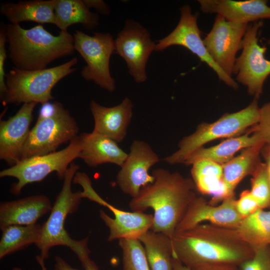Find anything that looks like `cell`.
I'll list each match as a JSON object with an SVG mask.
<instances>
[{
	"instance_id": "1",
	"label": "cell",
	"mask_w": 270,
	"mask_h": 270,
	"mask_svg": "<svg viewBox=\"0 0 270 270\" xmlns=\"http://www.w3.org/2000/svg\"><path fill=\"white\" fill-rule=\"evenodd\" d=\"M172 244V257L190 269L204 263L240 266L254 254V250L240 238L235 228L210 223L200 224L175 233Z\"/></svg>"
},
{
	"instance_id": "2",
	"label": "cell",
	"mask_w": 270,
	"mask_h": 270,
	"mask_svg": "<svg viewBox=\"0 0 270 270\" xmlns=\"http://www.w3.org/2000/svg\"><path fill=\"white\" fill-rule=\"evenodd\" d=\"M152 184L142 187L137 196L132 198L129 206L133 212L153 210L154 224L151 230L172 239L176 230L188 208L196 196L192 180L178 172L164 168L152 172Z\"/></svg>"
},
{
	"instance_id": "3",
	"label": "cell",
	"mask_w": 270,
	"mask_h": 270,
	"mask_svg": "<svg viewBox=\"0 0 270 270\" xmlns=\"http://www.w3.org/2000/svg\"><path fill=\"white\" fill-rule=\"evenodd\" d=\"M8 57L14 66L22 70L47 68L58 58L74 52V40L68 30L54 36L42 24L26 29L20 24H4Z\"/></svg>"
},
{
	"instance_id": "4",
	"label": "cell",
	"mask_w": 270,
	"mask_h": 270,
	"mask_svg": "<svg viewBox=\"0 0 270 270\" xmlns=\"http://www.w3.org/2000/svg\"><path fill=\"white\" fill-rule=\"evenodd\" d=\"M79 166L72 162L68 168L62 188L56 198L48 220L42 224L40 240L36 246L44 260L49 256L50 250L54 246H63L70 248L78 256L84 270H100L90 259L88 238L81 240L72 239L64 228L67 216L78 208L82 196L81 191L73 192L72 184Z\"/></svg>"
},
{
	"instance_id": "5",
	"label": "cell",
	"mask_w": 270,
	"mask_h": 270,
	"mask_svg": "<svg viewBox=\"0 0 270 270\" xmlns=\"http://www.w3.org/2000/svg\"><path fill=\"white\" fill-rule=\"evenodd\" d=\"M78 62L74 57L60 65L42 70H22L12 68L5 77L6 90L0 96L4 106L30 102L41 104L54 99L52 92L61 80L72 74Z\"/></svg>"
},
{
	"instance_id": "6",
	"label": "cell",
	"mask_w": 270,
	"mask_h": 270,
	"mask_svg": "<svg viewBox=\"0 0 270 270\" xmlns=\"http://www.w3.org/2000/svg\"><path fill=\"white\" fill-rule=\"evenodd\" d=\"M260 120V107L254 98L244 108L226 114L212 123H202L192 134L184 138L178 149L164 160L169 164L184 163L194 150L210 141L224 138H232L242 134L250 126L256 124Z\"/></svg>"
},
{
	"instance_id": "7",
	"label": "cell",
	"mask_w": 270,
	"mask_h": 270,
	"mask_svg": "<svg viewBox=\"0 0 270 270\" xmlns=\"http://www.w3.org/2000/svg\"><path fill=\"white\" fill-rule=\"evenodd\" d=\"M80 150L78 136L62 150L22 160L1 170L0 177H13L17 180L10 191L12 194L18 196L26 185L42 181L52 172H56L60 180H64L70 164L79 158Z\"/></svg>"
},
{
	"instance_id": "8",
	"label": "cell",
	"mask_w": 270,
	"mask_h": 270,
	"mask_svg": "<svg viewBox=\"0 0 270 270\" xmlns=\"http://www.w3.org/2000/svg\"><path fill=\"white\" fill-rule=\"evenodd\" d=\"M72 36L74 49L86 64L80 71L81 76L106 90L114 91L116 81L110 70V57L115 53L114 40L112 35L96 32L91 36L76 30Z\"/></svg>"
},
{
	"instance_id": "9",
	"label": "cell",
	"mask_w": 270,
	"mask_h": 270,
	"mask_svg": "<svg viewBox=\"0 0 270 270\" xmlns=\"http://www.w3.org/2000/svg\"><path fill=\"white\" fill-rule=\"evenodd\" d=\"M73 182L80 184L82 198H87L98 204L106 207L114 216L110 217L104 210L100 211L102 220L109 229L108 240L112 242L122 238L139 240L148 231L154 224V216L140 212L122 210L102 198L94 190L88 176L84 172H77Z\"/></svg>"
},
{
	"instance_id": "10",
	"label": "cell",
	"mask_w": 270,
	"mask_h": 270,
	"mask_svg": "<svg viewBox=\"0 0 270 270\" xmlns=\"http://www.w3.org/2000/svg\"><path fill=\"white\" fill-rule=\"evenodd\" d=\"M78 126L70 111L60 102L56 113L45 118H38L30 130L22 160L57 151L58 147L77 136Z\"/></svg>"
},
{
	"instance_id": "11",
	"label": "cell",
	"mask_w": 270,
	"mask_h": 270,
	"mask_svg": "<svg viewBox=\"0 0 270 270\" xmlns=\"http://www.w3.org/2000/svg\"><path fill=\"white\" fill-rule=\"evenodd\" d=\"M263 26L262 20L248 24L242 40V52L236 58L233 72L236 80L246 86L248 94L257 100L270 75V60L265 57L267 48L258 42V32Z\"/></svg>"
},
{
	"instance_id": "12",
	"label": "cell",
	"mask_w": 270,
	"mask_h": 270,
	"mask_svg": "<svg viewBox=\"0 0 270 270\" xmlns=\"http://www.w3.org/2000/svg\"><path fill=\"white\" fill-rule=\"evenodd\" d=\"M180 14L178 24L169 34L158 40L155 51L162 52L172 46L184 47L212 68L220 80L237 90L238 85L236 82L226 74L210 56L200 36L197 22L198 14H193L188 4L180 7Z\"/></svg>"
},
{
	"instance_id": "13",
	"label": "cell",
	"mask_w": 270,
	"mask_h": 270,
	"mask_svg": "<svg viewBox=\"0 0 270 270\" xmlns=\"http://www.w3.org/2000/svg\"><path fill=\"white\" fill-rule=\"evenodd\" d=\"M114 44L115 53L125 60L134 80L137 83L146 82V64L156 46L148 30L136 21L128 19L118 34Z\"/></svg>"
},
{
	"instance_id": "14",
	"label": "cell",
	"mask_w": 270,
	"mask_h": 270,
	"mask_svg": "<svg viewBox=\"0 0 270 270\" xmlns=\"http://www.w3.org/2000/svg\"><path fill=\"white\" fill-rule=\"evenodd\" d=\"M248 24L230 22L217 14L210 31L203 40L212 59L232 78L236 54L242 50V40Z\"/></svg>"
},
{
	"instance_id": "15",
	"label": "cell",
	"mask_w": 270,
	"mask_h": 270,
	"mask_svg": "<svg viewBox=\"0 0 270 270\" xmlns=\"http://www.w3.org/2000/svg\"><path fill=\"white\" fill-rule=\"evenodd\" d=\"M159 161L158 155L148 143L134 140L116 176V183L121 190L132 198L137 196L142 187L154 181L148 170Z\"/></svg>"
},
{
	"instance_id": "16",
	"label": "cell",
	"mask_w": 270,
	"mask_h": 270,
	"mask_svg": "<svg viewBox=\"0 0 270 270\" xmlns=\"http://www.w3.org/2000/svg\"><path fill=\"white\" fill-rule=\"evenodd\" d=\"M38 104H22L18 112L0 122V159L10 166L22 160L24 149L28 138L33 112Z\"/></svg>"
},
{
	"instance_id": "17",
	"label": "cell",
	"mask_w": 270,
	"mask_h": 270,
	"mask_svg": "<svg viewBox=\"0 0 270 270\" xmlns=\"http://www.w3.org/2000/svg\"><path fill=\"white\" fill-rule=\"evenodd\" d=\"M236 200L234 196L224 200L220 205L214 206L203 198L196 196L189 204L175 233L184 231L206 221L223 227L236 228L242 220L237 211Z\"/></svg>"
},
{
	"instance_id": "18",
	"label": "cell",
	"mask_w": 270,
	"mask_h": 270,
	"mask_svg": "<svg viewBox=\"0 0 270 270\" xmlns=\"http://www.w3.org/2000/svg\"><path fill=\"white\" fill-rule=\"evenodd\" d=\"M133 104L125 98L118 104L106 107L92 100L90 108L94 120L92 132L120 142L126 136L132 116Z\"/></svg>"
},
{
	"instance_id": "19",
	"label": "cell",
	"mask_w": 270,
	"mask_h": 270,
	"mask_svg": "<svg viewBox=\"0 0 270 270\" xmlns=\"http://www.w3.org/2000/svg\"><path fill=\"white\" fill-rule=\"evenodd\" d=\"M200 10L216 14L226 20L248 24L264 19H270V6L266 0H198Z\"/></svg>"
},
{
	"instance_id": "20",
	"label": "cell",
	"mask_w": 270,
	"mask_h": 270,
	"mask_svg": "<svg viewBox=\"0 0 270 270\" xmlns=\"http://www.w3.org/2000/svg\"><path fill=\"white\" fill-rule=\"evenodd\" d=\"M52 206L45 195H33L0 204V228L10 225L28 226L50 212Z\"/></svg>"
},
{
	"instance_id": "21",
	"label": "cell",
	"mask_w": 270,
	"mask_h": 270,
	"mask_svg": "<svg viewBox=\"0 0 270 270\" xmlns=\"http://www.w3.org/2000/svg\"><path fill=\"white\" fill-rule=\"evenodd\" d=\"M81 150L79 158L89 167H96L102 164L111 163L121 166L128 154L118 142L106 136L92 132L79 135Z\"/></svg>"
},
{
	"instance_id": "22",
	"label": "cell",
	"mask_w": 270,
	"mask_h": 270,
	"mask_svg": "<svg viewBox=\"0 0 270 270\" xmlns=\"http://www.w3.org/2000/svg\"><path fill=\"white\" fill-rule=\"evenodd\" d=\"M55 0H29L1 3L0 12L12 24L25 22L56 24Z\"/></svg>"
},
{
	"instance_id": "23",
	"label": "cell",
	"mask_w": 270,
	"mask_h": 270,
	"mask_svg": "<svg viewBox=\"0 0 270 270\" xmlns=\"http://www.w3.org/2000/svg\"><path fill=\"white\" fill-rule=\"evenodd\" d=\"M264 142L256 132H248L238 136L227 139L221 143L210 148L204 146L192 152L184 162L186 165H192L196 161L207 160L221 165L229 162L239 150Z\"/></svg>"
},
{
	"instance_id": "24",
	"label": "cell",
	"mask_w": 270,
	"mask_h": 270,
	"mask_svg": "<svg viewBox=\"0 0 270 270\" xmlns=\"http://www.w3.org/2000/svg\"><path fill=\"white\" fill-rule=\"evenodd\" d=\"M192 165L191 174L196 188L202 194L212 196L210 204L214 205L230 198L222 180V165L207 160L196 161Z\"/></svg>"
},
{
	"instance_id": "25",
	"label": "cell",
	"mask_w": 270,
	"mask_h": 270,
	"mask_svg": "<svg viewBox=\"0 0 270 270\" xmlns=\"http://www.w3.org/2000/svg\"><path fill=\"white\" fill-rule=\"evenodd\" d=\"M265 144L260 142L246 148L238 156L222 164V180L230 197L234 196V190L240 181L252 174L260 162V154Z\"/></svg>"
},
{
	"instance_id": "26",
	"label": "cell",
	"mask_w": 270,
	"mask_h": 270,
	"mask_svg": "<svg viewBox=\"0 0 270 270\" xmlns=\"http://www.w3.org/2000/svg\"><path fill=\"white\" fill-rule=\"evenodd\" d=\"M56 26L60 31L68 30L74 24H80L92 30L99 25V15L90 11L83 0H55Z\"/></svg>"
},
{
	"instance_id": "27",
	"label": "cell",
	"mask_w": 270,
	"mask_h": 270,
	"mask_svg": "<svg viewBox=\"0 0 270 270\" xmlns=\"http://www.w3.org/2000/svg\"><path fill=\"white\" fill-rule=\"evenodd\" d=\"M235 229L240 238L254 250L270 245V210L259 208L242 219Z\"/></svg>"
},
{
	"instance_id": "28",
	"label": "cell",
	"mask_w": 270,
	"mask_h": 270,
	"mask_svg": "<svg viewBox=\"0 0 270 270\" xmlns=\"http://www.w3.org/2000/svg\"><path fill=\"white\" fill-rule=\"evenodd\" d=\"M0 258L20 250L32 244L39 242L42 224L10 225L2 230Z\"/></svg>"
},
{
	"instance_id": "29",
	"label": "cell",
	"mask_w": 270,
	"mask_h": 270,
	"mask_svg": "<svg viewBox=\"0 0 270 270\" xmlns=\"http://www.w3.org/2000/svg\"><path fill=\"white\" fill-rule=\"evenodd\" d=\"M139 240L142 244L150 270H172V240L151 230Z\"/></svg>"
},
{
	"instance_id": "30",
	"label": "cell",
	"mask_w": 270,
	"mask_h": 270,
	"mask_svg": "<svg viewBox=\"0 0 270 270\" xmlns=\"http://www.w3.org/2000/svg\"><path fill=\"white\" fill-rule=\"evenodd\" d=\"M118 242L122 253V270H150L139 240L122 238Z\"/></svg>"
},
{
	"instance_id": "31",
	"label": "cell",
	"mask_w": 270,
	"mask_h": 270,
	"mask_svg": "<svg viewBox=\"0 0 270 270\" xmlns=\"http://www.w3.org/2000/svg\"><path fill=\"white\" fill-rule=\"evenodd\" d=\"M252 176L250 191L260 208L270 206V179L265 162H260Z\"/></svg>"
},
{
	"instance_id": "32",
	"label": "cell",
	"mask_w": 270,
	"mask_h": 270,
	"mask_svg": "<svg viewBox=\"0 0 270 270\" xmlns=\"http://www.w3.org/2000/svg\"><path fill=\"white\" fill-rule=\"evenodd\" d=\"M239 266L241 270H270V245L254 250L252 257Z\"/></svg>"
},
{
	"instance_id": "33",
	"label": "cell",
	"mask_w": 270,
	"mask_h": 270,
	"mask_svg": "<svg viewBox=\"0 0 270 270\" xmlns=\"http://www.w3.org/2000/svg\"><path fill=\"white\" fill-rule=\"evenodd\" d=\"M250 130L258 132L266 144H270V102L260 108L259 121Z\"/></svg>"
},
{
	"instance_id": "34",
	"label": "cell",
	"mask_w": 270,
	"mask_h": 270,
	"mask_svg": "<svg viewBox=\"0 0 270 270\" xmlns=\"http://www.w3.org/2000/svg\"><path fill=\"white\" fill-rule=\"evenodd\" d=\"M236 208L242 219L255 212L259 208L258 204L249 190L242 191L238 200Z\"/></svg>"
},
{
	"instance_id": "35",
	"label": "cell",
	"mask_w": 270,
	"mask_h": 270,
	"mask_svg": "<svg viewBox=\"0 0 270 270\" xmlns=\"http://www.w3.org/2000/svg\"><path fill=\"white\" fill-rule=\"evenodd\" d=\"M8 43L5 33L4 24L1 23L0 27V96H2L5 92L6 86L4 72V64L7 58L6 44Z\"/></svg>"
},
{
	"instance_id": "36",
	"label": "cell",
	"mask_w": 270,
	"mask_h": 270,
	"mask_svg": "<svg viewBox=\"0 0 270 270\" xmlns=\"http://www.w3.org/2000/svg\"><path fill=\"white\" fill-rule=\"evenodd\" d=\"M191 270H241L240 266L227 263H204L198 264Z\"/></svg>"
},
{
	"instance_id": "37",
	"label": "cell",
	"mask_w": 270,
	"mask_h": 270,
	"mask_svg": "<svg viewBox=\"0 0 270 270\" xmlns=\"http://www.w3.org/2000/svg\"><path fill=\"white\" fill-rule=\"evenodd\" d=\"M84 4L90 9L94 8L99 13L108 15L110 13L109 6L102 0H83Z\"/></svg>"
},
{
	"instance_id": "38",
	"label": "cell",
	"mask_w": 270,
	"mask_h": 270,
	"mask_svg": "<svg viewBox=\"0 0 270 270\" xmlns=\"http://www.w3.org/2000/svg\"><path fill=\"white\" fill-rule=\"evenodd\" d=\"M54 270H80L72 267L63 258L56 256L54 258Z\"/></svg>"
},
{
	"instance_id": "39",
	"label": "cell",
	"mask_w": 270,
	"mask_h": 270,
	"mask_svg": "<svg viewBox=\"0 0 270 270\" xmlns=\"http://www.w3.org/2000/svg\"><path fill=\"white\" fill-rule=\"evenodd\" d=\"M261 154L264 159L270 179V144H265L262 150Z\"/></svg>"
},
{
	"instance_id": "40",
	"label": "cell",
	"mask_w": 270,
	"mask_h": 270,
	"mask_svg": "<svg viewBox=\"0 0 270 270\" xmlns=\"http://www.w3.org/2000/svg\"><path fill=\"white\" fill-rule=\"evenodd\" d=\"M172 270H191L184 265L178 260L172 257Z\"/></svg>"
},
{
	"instance_id": "41",
	"label": "cell",
	"mask_w": 270,
	"mask_h": 270,
	"mask_svg": "<svg viewBox=\"0 0 270 270\" xmlns=\"http://www.w3.org/2000/svg\"><path fill=\"white\" fill-rule=\"evenodd\" d=\"M36 260L38 264H40L41 270H47V268L46 266L44 264V260L42 259L40 256H36ZM12 270H24L20 268H12Z\"/></svg>"
},
{
	"instance_id": "42",
	"label": "cell",
	"mask_w": 270,
	"mask_h": 270,
	"mask_svg": "<svg viewBox=\"0 0 270 270\" xmlns=\"http://www.w3.org/2000/svg\"><path fill=\"white\" fill-rule=\"evenodd\" d=\"M267 44L270 46V38L268 39L267 41Z\"/></svg>"
}]
</instances>
